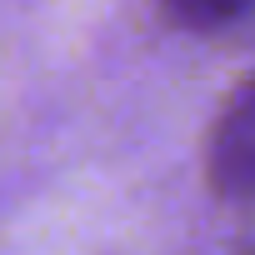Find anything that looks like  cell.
I'll return each instance as SVG.
<instances>
[{"mask_svg": "<svg viewBox=\"0 0 255 255\" xmlns=\"http://www.w3.org/2000/svg\"><path fill=\"white\" fill-rule=\"evenodd\" d=\"M160 5L170 10V20H180L190 30H215V25H230L245 10H255V0H160Z\"/></svg>", "mask_w": 255, "mask_h": 255, "instance_id": "2", "label": "cell"}, {"mask_svg": "<svg viewBox=\"0 0 255 255\" xmlns=\"http://www.w3.org/2000/svg\"><path fill=\"white\" fill-rule=\"evenodd\" d=\"M240 205V235H235V255H255V185L235 200Z\"/></svg>", "mask_w": 255, "mask_h": 255, "instance_id": "3", "label": "cell"}, {"mask_svg": "<svg viewBox=\"0 0 255 255\" xmlns=\"http://www.w3.org/2000/svg\"><path fill=\"white\" fill-rule=\"evenodd\" d=\"M205 180L220 200H240L255 185V75L225 95L205 135Z\"/></svg>", "mask_w": 255, "mask_h": 255, "instance_id": "1", "label": "cell"}]
</instances>
